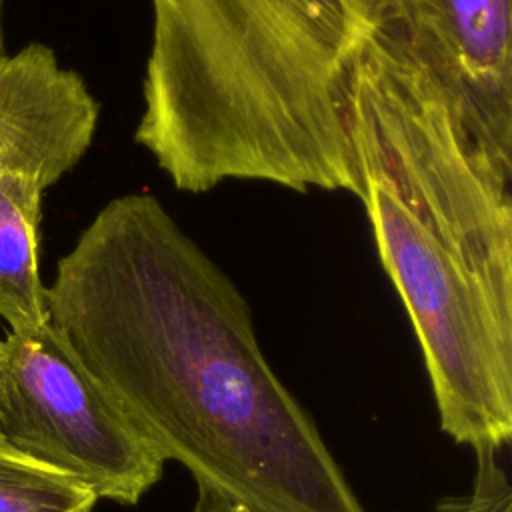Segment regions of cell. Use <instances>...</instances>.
<instances>
[{
  "label": "cell",
  "instance_id": "1",
  "mask_svg": "<svg viewBox=\"0 0 512 512\" xmlns=\"http://www.w3.org/2000/svg\"><path fill=\"white\" fill-rule=\"evenodd\" d=\"M48 322L168 462L248 512H364L258 344L230 276L152 194L108 200L46 286Z\"/></svg>",
  "mask_w": 512,
  "mask_h": 512
},
{
  "label": "cell",
  "instance_id": "5",
  "mask_svg": "<svg viewBox=\"0 0 512 512\" xmlns=\"http://www.w3.org/2000/svg\"><path fill=\"white\" fill-rule=\"evenodd\" d=\"M378 24L436 82L472 146L512 180V0H378Z\"/></svg>",
  "mask_w": 512,
  "mask_h": 512
},
{
  "label": "cell",
  "instance_id": "2",
  "mask_svg": "<svg viewBox=\"0 0 512 512\" xmlns=\"http://www.w3.org/2000/svg\"><path fill=\"white\" fill-rule=\"evenodd\" d=\"M346 128L376 252L420 342L442 430L512 438V180L462 134L436 82L380 24Z\"/></svg>",
  "mask_w": 512,
  "mask_h": 512
},
{
  "label": "cell",
  "instance_id": "11",
  "mask_svg": "<svg viewBox=\"0 0 512 512\" xmlns=\"http://www.w3.org/2000/svg\"><path fill=\"white\" fill-rule=\"evenodd\" d=\"M0 448H6V446H4V442H2V440H0ZM6 450H8V448H6Z\"/></svg>",
  "mask_w": 512,
  "mask_h": 512
},
{
  "label": "cell",
  "instance_id": "7",
  "mask_svg": "<svg viewBox=\"0 0 512 512\" xmlns=\"http://www.w3.org/2000/svg\"><path fill=\"white\" fill-rule=\"evenodd\" d=\"M44 188L22 176H0V318L10 332L48 322L38 242Z\"/></svg>",
  "mask_w": 512,
  "mask_h": 512
},
{
  "label": "cell",
  "instance_id": "3",
  "mask_svg": "<svg viewBox=\"0 0 512 512\" xmlns=\"http://www.w3.org/2000/svg\"><path fill=\"white\" fill-rule=\"evenodd\" d=\"M134 140L182 192L230 180L358 198L346 112L378 0H150Z\"/></svg>",
  "mask_w": 512,
  "mask_h": 512
},
{
  "label": "cell",
  "instance_id": "10",
  "mask_svg": "<svg viewBox=\"0 0 512 512\" xmlns=\"http://www.w3.org/2000/svg\"><path fill=\"white\" fill-rule=\"evenodd\" d=\"M0 4H2V0H0ZM4 56V48H2V32H0V58Z\"/></svg>",
  "mask_w": 512,
  "mask_h": 512
},
{
  "label": "cell",
  "instance_id": "6",
  "mask_svg": "<svg viewBox=\"0 0 512 512\" xmlns=\"http://www.w3.org/2000/svg\"><path fill=\"white\" fill-rule=\"evenodd\" d=\"M98 118L84 78L50 46L32 42L0 58V176L50 188L84 158Z\"/></svg>",
  "mask_w": 512,
  "mask_h": 512
},
{
  "label": "cell",
  "instance_id": "9",
  "mask_svg": "<svg viewBox=\"0 0 512 512\" xmlns=\"http://www.w3.org/2000/svg\"><path fill=\"white\" fill-rule=\"evenodd\" d=\"M496 452L476 450V472L470 490L438 500L432 512H512V488ZM196 488L192 512H248L208 488Z\"/></svg>",
  "mask_w": 512,
  "mask_h": 512
},
{
  "label": "cell",
  "instance_id": "4",
  "mask_svg": "<svg viewBox=\"0 0 512 512\" xmlns=\"http://www.w3.org/2000/svg\"><path fill=\"white\" fill-rule=\"evenodd\" d=\"M0 440L124 506L136 504L166 464L50 322L0 338Z\"/></svg>",
  "mask_w": 512,
  "mask_h": 512
},
{
  "label": "cell",
  "instance_id": "8",
  "mask_svg": "<svg viewBox=\"0 0 512 512\" xmlns=\"http://www.w3.org/2000/svg\"><path fill=\"white\" fill-rule=\"evenodd\" d=\"M96 502L74 478L0 448V512H92Z\"/></svg>",
  "mask_w": 512,
  "mask_h": 512
}]
</instances>
